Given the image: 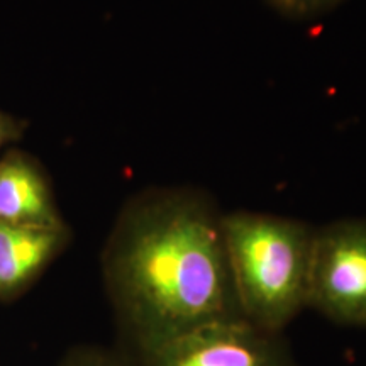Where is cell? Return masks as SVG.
I'll list each match as a JSON object with an SVG mask.
<instances>
[{
  "mask_svg": "<svg viewBox=\"0 0 366 366\" xmlns=\"http://www.w3.org/2000/svg\"><path fill=\"white\" fill-rule=\"evenodd\" d=\"M207 192L151 187L124 204L102 251L119 326L136 356L217 320L242 317Z\"/></svg>",
  "mask_w": 366,
  "mask_h": 366,
  "instance_id": "6da1fadb",
  "label": "cell"
},
{
  "mask_svg": "<svg viewBox=\"0 0 366 366\" xmlns=\"http://www.w3.org/2000/svg\"><path fill=\"white\" fill-rule=\"evenodd\" d=\"M315 227L299 219L236 210L222 214V236L241 315L269 332L307 309Z\"/></svg>",
  "mask_w": 366,
  "mask_h": 366,
  "instance_id": "7a4b0ae2",
  "label": "cell"
},
{
  "mask_svg": "<svg viewBox=\"0 0 366 366\" xmlns=\"http://www.w3.org/2000/svg\"><path fill=\"white\" fill-rule=\"evenodd\" d=\"M307 309L347 327H366V219L315 227Z\"/></svg>",
  "mask_w": 366,
  "mask_h": 366,
  "instance_id": "3957f363",
  "label": "cell"
},
{
  "mask_svg": "<svg viewBox=\"0 0 366 366\" xmlns=\"http://www.w3.org/2000/svg\"><path fill=\"white\" fill-rule=\"evenodd\" d=\"M137 358L143 366H299L283 334L244 317L205 324Z\"/></svg>",
  "mask_w": 366,
  "mask_h": 366,
  "instance_id": "277c9868",
  "label": "cell"
},
{
  "mask_svg": "<svg viewBox=\"0 0 366 366\" xmlns=\"http://www.w3.org/2000/svg\"><path fill=\"white\" fill-rule=\"evenodd\" d=\"M0 222L16 226H66L51 180L38 159L12 148L0 154Z\"/></svg>",
  "mask_w": 366,
  "mask_h": 366,
  "instance_id": "5b68a950",
  "label": "cell"
},
{
  "mask_svg": "<svg viewBox=\"0 0 366 366\" xmlns=\"http://www.w3.org/2000/svg\"><path fill=\"white\" fill-rule=\"evenodd\" d=\"M71 239L70 227L0 222V300L21 295L43 274Z\"/></svg>",
  "mask_w": 366,
  "mask_h": 366,
  "instance_id": "8992f818",
  "label": "cell"
},
{
  "mask_svg": "<svg viewBox=\"0 0 366 366\" xmlns=\"http://www.w3.org/2000/svg\"><path fill=\"white\" fill-rule=\"evenodd\" d=\"M342 0H268L274 11L294 19H310L332 11Z\"/></svg>",
  "mask_w": 366,
  "mask_h": 366,
  "instance_id": "52a82bcc",
  "label": "cell"
},
{
  "mask_svg": "<svg viewBox=\"0 0 366 366\" xmlns=\"http://www.w3.org/2000/svg\"><path fill=\"white\" fill-rule=\"evenodd\" d=\"M65 366H143L139 358L111 353L105 350H81L73 353Z\"/></svg>",
  "mask_w": 366,
  "mask_h": 366,
  "instance_id": "ba28073f",
  "label": "cell"
},
{
  "mask_svg": "<svg viewBox=\"0 0 366 366\" xmlns=\"http://www.w3.org/2000/svg\"><path fill=\"white\" fill-rule=\"evenodd\" d=\"M26 131V121L0 109V154L6 146L17 143Z\"/></svg>",
  "mask_w": 366,
  "mask_h": 366,
  "instance_id": "9c48e42d",
  "label": "cell"
}]
</instances>
